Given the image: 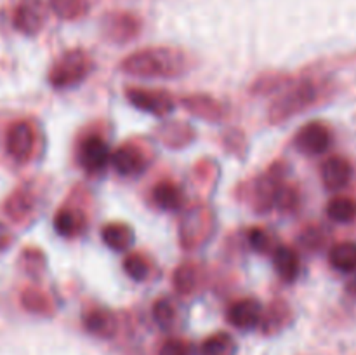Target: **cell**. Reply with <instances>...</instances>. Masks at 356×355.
Returning <instances> with one entry per match:
<instances>
[{"mask_svg": "<svg viewBox=\"0 0 356 355\" xmlns=\"http://www.w3.org/2000/svg\"><path fill=\"white\" fill-rule=\"evenodd\" d=\"M86 228V216L80 209L65 207L59 209L54 216V230L61 237H75Z\"/></svg>", "mask_w": 356, "mask_h": 355, "instance_id": "cell-23", "label": "cell"}, {"mask_svg": "<svg viewBox=\"0 0 356 355\" xmlns=\"http://www.w3.org/2000/svg\"><path fill=\"white\" fill-rule=\"evenodd\" d=\"M155 136L167 148H184L195 139V129L188 122L170 120L160 124L156 127Z\"/></svg>", "mask_w": 356, "mask_h": 355, "instance_id": "cell-17", "label": "cell"}, {"mask_svg": "<svg viewBox=\"0 0 356 355\" xmlns=\"http://www.w3.org/2000/svg\"><path fill=\"white\" fill-rule=\"evenodd\" d=\"M111 166L120 176H139L148 167V159L136 145H122L111 153Z\"/></svg>", "mask_w": 356, "mask_h": 355, "instance_id": "cell-14", "label": "cell"}, {"mask_svg": "<svg viewBox=\"0 0 356 355\" xmlns=\"http://www.w3.org/2000/svg\"><path fill=\"white\" fill-rule=\"evenodd\" d=\"M247 242H249L250 249L261 254H270L277 249L273 237L266 230L261 228V226H254V228L247 232Z\"/></svg>", "mask_w": 356, "mask_h": 355, "instance_id": "cell-33", "label": "cell"}, {"mask_svg": "<svg viewBox=\"0 0 356 355\" xmlns=\"http://www.w3.org/2000/svg\"><path fill=\"white\" fill-rule=\"evenodd\" d=\"M329 261L332 268L343 274H351L356 270V242L344 240L330 247Z\"/></svg>", "mask_w": 356, "mask_h": 355, "instance_id": "cell-24", "label": "cell"}, {"mask_svg": "<svg viewBox=\"0 0 356 355\" xmlns=\"http://www.w3.org/2000/svg\"><path fill=\"white\" fill-rule=\"evenodd\" d=\"M236 341L229 333H214L202 343V355H235Z\"/></svg>", "mask_w": 356, "mask_h": 355, "instance_id": "cell-27", "label": "cell"}, {"mask_svg": "<svg viewBox=\"0 0 356 355\" xmlns=\"http://www.w3.org/2000/svg\"><path fill=\"white\" fill-rule=\"evenodd\" d=\"M278 96L271 103L268 110V118L271 124H282L296 115L302 113L309 106L316 103L322 96V89L315 80H298V82H289Z\"/></svg>", "mask_w": 356, "mask_h": 355, "instance_id": "cell-2", "label": "cell"}, {"mask_svg": "<svg viewBox=\"0 0 356 355\" xmlns=\"http://www.w3.org/2000/svg\"><path fill=\"white\" fill-rule=\"evenodd\" d=\"M101 239H103V242L110 249L122 253V251H127L134 246L136 233L132 226L127 225V223L111 221L101 228Z\"/></svg>", "mask_w": 356, "mask_h": 355, "instance_id": "cell-20", "label": "cell"}, {"mask_svg": "<svg viewBox=\"0 0 356 355\" xmlns=\"http://www.w3.org/2000/svg\"><path fill=\"white\" fill-rule=\"evenodd\" d=\"M110 159V145L101 136L90 134L82 139L79 146V164L87 173H97L104 169Z\"/></svg>", "mask_w": 356, "mask_h": 355, "instance_id": "cell-12", "label": "cell"}, {"mask_svg": "<svg viewBox=\"0 0 356 355\" xmlns=\"http://www.w3.org/2000/svg\"><path fill=\"white\" fill-rule=\"evenodd\" d=\"M181 106L193 117L216 124L228 115V106L211 94H186L179 100Z\"/></svg>", "mask_w": 356, "mask_h": 355, "instance_id": "cell-11", "label": "cell"}, {"mask_svg": "<svg viewBox=\"0 0 356 355\" xmlns=\"http://www.w3.org/2000/svg\"><path fill=\"white\" fill-rule=\"evenodd\" d=\"M193 68V59L176 47H146L125 56L120 70L136 79H176Z\"/></svg>", "mask_w": 356, "mask_h": 355, "instance_id": "cell-1", "label": "cell"}, {"mask_svg": "<svg viewBox=\"0 0 356 355\" xmlns=\"http://www.w3.org/2000/svg\"><path fill=\"white\" fill-rule=\"evenodd\" d=\"M325 242V233L318 226H309L301 233V244L309 251H316Z\"/></svg>", "mask_w": 356, "mask_h": 355, "instance_id": "cell-36", "label": "cell"}, {"mask_svg": "<svg viewBox=\"0 0 356 355\" xmlns=\"http://www.w3.org/2000/svg\"><path fill=\"white\" fill-rule=\"evenodd\" d=\"M21 303L28 312L37 313V315H51L52 313L51 298L38 289H26L21 294Z\"/></svg>", "mask_w": 356, "mask_h": 355, "instance_id": "cell-30", "label": "cell"}, {"mask_svg": "<svg viewBox=\"0 0 356 355\" xmlns=\"http://www.w3.org/2000/svg\"><path fill=\"white\" fill-rule=\"evenodd\" d=\"M124 271L129 278L136 282H143L149 277V261L148 258L139 253H131L124 260Z\"/></svg>", "mask_w": 356, "mask_h": 355, "instance_id": "cell-32", "label": "cell"}, {"mask_svg": "<svg viewBox=\"0 0 356 355\" xmlns=\"http://www.w3.org/2000/svg\"><path fill=\"white\" fill-rule=\"evenodd\" d=\"M353 176V167L350 160L341 155H334L327 159L322 166L323 187L330 191H339L350 184Z\"/></svg>", "mask_w": 356, "mask_h": 355, "instance_id": "cell-15", "label": "cell"}, {"mask_svg": "<svg viewBox=\"0 0 356 355\" xmlns=\"http://www.w3.org/2000/svg\"><path fill=\"white\" fill-rule=\"evenodd\" d=\"M52 13L63 21H75L89 13V0H49Z\"/></svg>", "mask_w": 356, "mask_h": 355, "instance_id": "cell-26", "label": "cell"}, {"mask_svg": "<svg viewBox=\"0 0 356 355\" xmlns=\"http://www.w3.org/2000/svg\"><path fill=\"white\" fill-rule=\"evenodd\" d=\"M275 207L282 212H292L299 207V191L292 184L284 183L275 197Z\"/></svg>", "mask_w": 356, "mask_h": 355, "instance_id": "cell-34", "label": "cell"}, {"mask_svg": "<svg viewBox=\"0 0 356 355\" xmlns=\"http://www.w3.org/2000/svg\"><path fill=\"white\" fill-rule=\"evenodd\" d=\"M35 204H37V197H35L33 190L30 187H21L9 195L3 209L13 221L19 223L33 212Z\"/></svg>", "mask_w": 356, "mask_h": 355, "instance_id": "cell-19", "label": "cell"}, {"mask_svg": "<svg viewBox=\"0 0 356 355\" xmlns=\"http://www.w3.org/2000/svg\"><path fill=\"white\" fill-rule=\"evenodd\" d=\"M294 145L306 155H320L332 145V132L323 122H308L296 132Z\"/></svg>", "mask_w": 356, "mask_h": 355, "instance_id": "cell-10", "label": "cell"}, {"mask_svg": "<svg viewBox=\"0 0 356 355\" xmlns=\"http://www.w3.org/2000/svg\"><path fill=\"white\" fill-rule=\"evenodd\" d=\"M222 145H225V148L228 150L229 153H233V155H242L247 148L245 134L236 127L228 129V131L222 134Z\"/></svg>", "mask_w": 356, "mask_h": 355, "instance_id": "cell-35", "label": "cell"}, {"mask_svg": "<svg viewBox=\"0 0 356 355\" xmlns=\"http://www.w3.org/2000/svg\"><path fill=\"white\" fill-rule=\"evenodd\" d=\"M141 31V21L131 13H108L101 19V33L113 44H127Z\"/></svg>", "mask_w": 356, "mask_h": 355, "instance_id": "cell-7", "label": "cell"}, {"mask_svg": "<svg viewBox=\"0 0 356 355\" xmlns=\"http://www.w3.org/2000/svg\"><path fill=\"white\" fill-rule=\"evenodd\" d=\"M198 281H200V270H198V267L195 263L186 261V263H181L179 267L174 270L172 284L174 289H176L179 294L188 296L191 294V292H195Z\"/></svg>", "mask_w": 356, "mask_h": 355, "instance_id": "cell-25", "label": "cell"}, {"mask_svg": "<svg viewBox=\"0 0 356 355\" xmlns=\"http://www.w3.org/2000/svg\"><path fill=\"white\" fill-rule=\"evenodd\" d=\"M152 200L163 211H177L183 205L184 194L174 181L163 180L152 188Z\"/></svg>", "mask_w": 356, "mask_h": 355, "instance_id": "cell-22", "label": "cell"}, {"mask_svg": "<svg viewBox=\"0 0 356 355\" xmlns=\"http://www.w3.org/2000/svg\"><path fill=\"white\" fill-rule=\"evenodd\" d=\"M10 240H13V237H10L9 228H7L3 223H0V251L6 249V247L10 244Z\"/></svg>", "mask_w": 356, "mask_h": 355, "instance_id": "cell-39", "label": "cell"}, {"mask_svg": "<svg viewBox=\"0 0 356 355\" xmlns=\"http://www.w3.org/2000/svg\"><path fill=\"white\" fill-rule=\"evenodd\" d=\"M160 355H190V345L177 338H170L160 347Z\"/></svg>", "mask_w": 356, "mask_h": 355, "instance_id": "cell-38", "label": "cell"}, {"mask_svg": "<svg viewBox=\"0 0 356 355\" xmlns=\"http://www.w3.org/2000/svg\"><path fill=\"white\" fill-rule=\"evenodd\" d=\"M261 315H263V305L256 298L236 299L226 310V320L236 329H254L259 326Z\"/></svg>", "mask_w": 356, "mask_h": 355, "instance_id": "cell-13", "label": "cell"}, {"mask_svg": "<svg viewBox=\"0 0 356 355\" xmlns=\"http://www.w3.org/2000/svg\"><path fill=\"white\" fill-rule=\"evenodd\" d=\"M94 61L83 49H70L63 52L49 70V84L54 89H70L82 84L90 75Z\"/></svg>", "mask_w": 356, "mask_h": 355, "instance_id": "cell-3", "label": "cell"}, {"mask_svg": "<svg viewBox=\"0 0 356 355\" xmlns=\"http://www.w3.org/2000/svg\"><path fill=\"white\" fill-rule=\"evenodd\" d=\"M216 232V214L209 205L195 204L179 219V242L184 249H198L212 239Z\"/></svg>", "mask_w": 356, "mask_h": 355, "instance_id": "cell-4", "label": "cell"}, {"mask_svg": "<svg viewBox=\"0 0 356 355\" xmlns=\"http://www.w3.org/2000/svg\"><path fill=\"white\" fill-rule=\"evenodd\" d=\"M292 319V310L284 299H275L266 308H263L259 326L264 334H277L289 326Z\"/></svg>", "mask_w": 356, "mask_h": 355, "instance_id": "cell-18", "label": "cell"}, {"mask_svg": "<svg viewBox=\"0 0 356 355\" xmlns=\"http://www.w3.org/2000/svg\"><path fill=\"white\" fill-rule=\"evenodd\" d=\"M153 319L159 324L162 329H170V327L176 324L177 319V308L174 305V301L170 298H159L155 303H153Z\"/></svg>", "mask_w": 356, "mask_h": 355, "instance_id": "cell-31", "label": "cell"}, {"mask_svg": "<svg viewBox=\"0 0 356 355\" xmlns=\"http://www.w3.org/2000/svg\"><path fill=\"white\" fill-rule=\"evenodd\" d=\"M273 267L284 282H294L301 274V258L292 247L280 246L273 251Z\"/></svg>", "mask_w": 356, "mask_h": 355, "instance_id": "cell-21", "label": "cell"}, {"mask_svg": "<svg viewBox=\"0 0 356 355\" xmlns=\"http://www.w3.org/2000/svg\"><path fill=\"white\" fill-rule=\"evenodd\" d=\"M35 143H37V136L30 122L17 120L7 129L6 150L10 159L16 162L24 164L31 159L35 152Z\"/></svg>", "mask_w": 356, "mask_h": 355, "instance_id": "cell-8", "label": "cell"}, {"mask_svg": "<svg viewBox=\"0 0 356 355\" xmlns=\"http://www.w3.org/2000/svg\"><path fill=\"white\" fill-rule=\"evenodd\" d=\"M289 82H291V77L285 75V73L268 72V73H263V75H259L256 80H254L250 90H252L254 94H277L280 93Z\"/></svg>", "mask_w": 356, "mask_h": 355, "instance_id": "cell-28", "label": "cell"}, {"mask_svg": "<svg viewBox=\"0 0 356 355\" xmlns=\"http://www.w3.org/2000/svg\"><path fill=\"white\" fill-rule=\"evenodd\" d=\"M327 216L336 223H350L356 216V202L351 197L337 195L327 204Z\"/></svg>", "mask_w": 356, "mask_h": 355, "instance_id": "cell-29", "label": "cell"}, {"mask_svg": "<svg viewBox=\"0 0 356 355\" xmlns=\"http://www.w3.org/2000/svg\"><path fill=\"white\" fill-rule=\"evenodd\" d=\"M285 166L282 162H275L270 169L264 171L250 187V204L256 212H268L275 207V197L282 184L285 183Z\"/></svg>", "mask_w": 356, "mask_h": 355, "instance_id": "cell-5", "label": "cell"}, {"mask_svg": "<svg viewBox=\"0 0 356 355\" xmlns=\"http://www.w3.org/2000/svg\"><path fill=\"white\" fill-rule=\"evenodd\" d=\"M348 291H350L351 294L356 296V278L353 282H350V284H348Z\"/></svg>", "mask_w": 356, "mask_h": 355, "instance_id": "cell-40", "label": "cell"}, {"mask_svg": "<svg viewBox=\"0 0 356 355\" xmlns=\"http://www.w3.org/2000/svg\"><path fill=\"white\" fill-rule=\"evenodd\" d=\"M47 9L44 0H19L13 14V24L19 33L33 37L44 28Z\"/></svg>", "mask_w": 356, "mask_h": 355, "instance_id": "cell-9", "label": "cell"}, {"mask_svg": "<svg viewBox=\"0 0 356 355\" xmlns=\"http://www.w3.org/2000/svg\"><path fill=\"white\" fill-rule=\"evenodd\" d=\"M125 97L132 106L146 111L153 117H167L176 108L174 97L162 89H146V87L132 86L125 89Z\"/></svg>", "mask_w": 356, "mask_h": 355, "instance_id": "cell-6", "label": "cell"}, {"mask_svg": "<svg viewBox=\"0 0 356 355\" xmlns=\"http://www.w3.org/2000/svg\"><path fill=\"white\" fill-rule=\"evenodd\" d=\"M83 327L94 336L108 340L117 334L118 319L111 310L104 308V306H96L83 313Z\"/></svg>", "mask_w": 356, "mask_h": 355, "instance_id": "cell-16", "label": "cell"}, {"mask_svg": "<svg viewBox=\"0 0 356 355\" xmlns=\"http://www.w3.org/2000/svg\"><path fill=\"white\" fill-rule=\"evenodd\" d=\"M21 260L24 263V270L38 274L45 267V256L37 249H28L21 254Z\"/></svg>", "mask_w": 356, "mask_h": 355, "instance_id": "cell-37", "label": "cell"}]
</instances>
